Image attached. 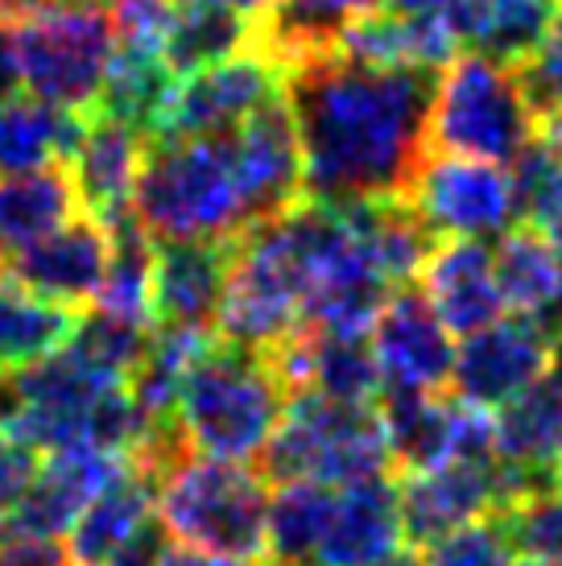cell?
<instances>
[{
	"label": "cell",
	"instance_id": "cell-34",
	"mask_svg": "<svg viewBox=\"0 0 562 566\" xmlns=\"http://www.w3.org/2000/svg\"><path fill=\"white\" fill-rule=\"evenodd\" d=\"M497 521L513 542L517 558L562 566V496H554L550 488H533L525 496H517Z\"/></svg>",
	"mask_w": 562,
	"mask_h": 566
},
{
	"label": "cell",
	"instance_id": "cell-15",
	"mask_svg": "<svg viewBox=\"0 0 562 566\" xmlns=\"http://www.w3.org/2000/svg\"><path fill=\"white\" fill-rule=\"evenodd\" d=\"M133 468V455L95 451V447H66L54 455H42V468L17 501L9 521L0 525V537H63L79 513L121 475Z\"/></svg>",
	"mask_w": 562,
	"mask_h": 566
},
{
	"label": "cell",
	"instance_id": "cell-21",
	"mask_svg": "<svg viewBox=\"0 0 562 566\" xmlns=\"http://www.w3.org/2000/svg\"><path fill=\"white\" fill-rule=\"evenodd\" d=\"M154 496H157V475H149L137 459H133V468H128L121 480H112V484L79 513L75 525H71L66 551H71L75 566L116 563V558L157 521Z\"/></svg>",
	"mask_w": 562,
	"mask_h": 566
},
{
	"label": "cell",
	"instance_id": "cell-48",
	"mask_svg": "<svg viewBox=\"0 0 562 566\" xmlns=\"http://www.w3.org/2000/svg\"><path fill=\"white\" fill-rule=\"evenodd\" d=\"M559 244V282H562V240H554Z\"/></svg>",
	"mask_w": 562,
	"mask_h": 566
},
{
	"label": "cell",
	"instance_id": "cell-28",
	"mask_svg": "<svg viewBox=\"0 0 562 566\" xmlns=\"http://www.w3.org/2000/svg\"><path fill=\"white\" fill-rule=\"evenodd\" d=\"M83 116L50 108L25 92L0 95V178L46 170L75 149Z\"/></svg>",
	"mask_w": 562,
	"mask_h": 566
},
{
	"label": "cell",
	"instance_id": "cell-6",
	"mask_svg": "<svg viewBox=\"0 0 562 566\" xmlns=\"http://www.w3.org/2000/svg\"><path fill=\"white\" fill-rule=\"evenodd\" d=\"M435 154L513 166L517 154L538 137V112L517 80V66L464 50L438 71L430 125Z\"/></svg>",
	"mask_w": 562,
	"mask_h": 566
},
{
	"label": "cell",
	"instance_id": "cell-18",
	"mask_svg": "<svg viewBox=\"0 0 562 566\" xmlns=\"http://www.w3.org/2000/svg\"><path fill=\"white\" fill-rule=\"evenodd\" d=\"M418 285L438 323L459 339L509 315L492 269V249L485 240H438L422 265Z\"/></svg>",
	"mask_w": 562,
	"mask_h": 566
},
{
	"label": "cell",
	"instance_id": "cell-50",
	"mask_svg": "<svg viewBox=\"0 0 562 566\" xmlns=\"http://www.w3.org/2000/svg\"><path fill=\"white\" fill-rule=\"evenodd\" d=\"M525 566H542V563H525Z\"/></svg>",
	"mask_w": 562,
	"mask_h": 566
},
{
	"label": "cell",
	"instance_id": "cell-29",
	"mask_svg": "<svg viewBox=\"0 0 562 566\" xmlns=\"http://www.w3.org/2000/svg\"><path fill=\"white\" fill-rule=\"evenodd\" d=\"M75 216L83 211L63 161H54L46 170L0 178V256L30 249L33 240L59 232Z\"/></svg>",
	"mask_w": 562,
	"mask_h": 566
},
{
	"label": "cell",
	"instance_id": "cell-14",
	"mask_svg": "<svg viewBox=\"0 0 562 566\" xmlns=\"http://www.w3.org/2000/svg\"><path fill=\"white\" fill-rule=\"evenodd\" d=\"M381 380L393 394H443L451 389L455 344L451 331L438 323L422 290H393L368 327Z\"/></svg>",
	"mask_w": 562,
	"mask_h": 566
},
{
	"label": "cell",
	"instance_id": "cell-11",
	"mask_svg": "<svg viewBox=\"0 0 562 566\" xmlns=\"http://www.w3.org/2000/svg\"><path fill=\"white\" fill-rule=\"evenodd\" d=\"M438 240H492L521 223L513 170L464 154H426L406 195Z\"/></svg>",
	"mask_w": 562,
	"mask_h": 566
},
{
	"label": "cell",
	"instance_id": "cell-8",
	"mask_svg": "<svg viewBox=\"0 0 562 566\" xmlns=\"http://www.w3.org/2000/svg\"><path fill=\"white\" fill-rule=\"evenodd\" d=\"M302 302L306 290L290 240L281 232V216L240 232L232 240V261L219 298V339L269 352L302 327Z\"/></svg>",
	"mask_w": 562,
	"mask_h": 566
},
{
	"label": "cell",
	"instance_id": "cell-1",
	"mask_svg": "<svg viewBox=\"0 0 562 566\" xmlns=\"http://www.w3.org/2000/svg\"><path fill=\"white\" fill-rule=\"evenodd\" d=\"M438 71L368 66L340 50L285 66V104L302 142L306 199L409 195L430 154V99Z\"/></svg>",
	"mask_w": 562,
	"mask_h": 566
},
{
	"label": "cell",
	"instance_id": "cell-38",
	"mask_svg": "<svg viewBox=\"0 0 562 566\" xmlns=\"http://www.w3.org/2000/svg\"><path fill=\"white\" fill-rule=\"evenodd\" d=\"M42 468V455L33 451L30 442H21L0 422V525L9 521V513L17 509V501L25 496V488L33 484V475Z\"/></svg>",
	"mask_w": 562,
	"mask_h": 566
},
{
	"label": "cell",
	"instance_id": "cell-40",
	"mask_svg": "<svg viewBox=\"0 0 562 566\" xmlns=\"http://www.w3.org/2000/svg\"><path fill=\"white\" fill-rule=\"evenodd\" d=\"M157 566H252V563H236V558H219V554H204V551H190V546H178V542H166Z\"/></svg>",
	"mask_w": 562,
	"mask_h": 566
},
{
	"label": "cell",
	"instance_id": "cell-43",
	"mask_svg": "<svg viewBox=\"0 0 562 566\" xmlns=\"http://www.w3.org/2000/svg\"><path fill=\"white\" fill-rule=\"evenodd\" d=\"M393 9H397V13H443V9H447V4H451V0H389Z\"/></svg>",
	"mask_w": 562,
	"mask_h": 566
},
{
	"label": "cell",
	"instance_id": "cell-33",
	"mask_svg": "<svg viewBox=\"0 0 562 566\" xmlns=\"http://www.w3.org/2000/svg\"><path fill=\"white\" fill-rule=\"evenodd\" d=\"M513 187H517V207H521V220L542 228L550 240H562V158L550 149L542 137H533L517 161Z\"/></svg>",
	"mask_w": 562,
	"mask_h": 566
},
{
	"label": "cell",
	"instance_id": "cell-49",
	"mask_svg": "<svg viewBox=\"0 0 562 566\" xmlns=\"http://www.w3.org/2000/svg\"><path fill=\"white\" fill-rule=\"evenodd\" d=\"M559 347H562V327H559Z\"/></svg>",
	"mask_w": 562,
	"mask_h": 566
},
{
	"label": "cell",
	"instance_id": "cell-20",
	"mask_svg": "<svg viewBox=\"0 0 562 566\" xmlns=\"http://www.w3.org/2000/svg\"><path fill=\"white\" fill-rule=\"evenodd\" d=\"M406 542L402 525V501H397V480L376 475L364 484L340 488L335 496V517L319 546V566H376L393 558Z\"/></svg>",
	"mask_w": 562,
	"mask_h": 566
},
{
	"label": "cell",
	"instance_id": "cell-39",
	"mask_svg": "<svg viewBox=\"0 0 562 566\" xmlns=\"http://www.w3.org/2000/svg\"><path fill=\"white\" fill-rule=\"evenodd\" d=\"M0 566H75L59 537H0Z\"/></svg>",
	"mask_w": 562,
	"mask_h": 566
},
{
	"label": "cell",
	"instance_id": "cell-26",
	"mask_svg": "<svg viewBox=\"0 0 562 566\" xmlns=\"http://www.w3.org/2000/svg\"><path fill=\"white\" fill-rule=\"evenodd\" d=\"M389 0H273L261 21V46L281 66L306 63L340 46L356 21L381 13Z\"/></svg>",
	"mask_w": 562,
	"mask_h": 566
},
{
	"label": "cell",
	"instance_id": "cell-16",
	"mask_svg": "<svg viewBox=\"0 0 562 566\" xmlns=\"http://www.w3.org/2000/svg\"><path fill=\"white\" fill-rule=\"evenodd\" d=\"M112 256V232L92 216H75L59 232L33 240L30 249H17L0 256V269L42 298L71 306L83 315L92 306Z\"/></svg>",
	"mask_w": 562,
	"mask_h": 566
},
{
	"label": "cell",
	"instance_id": "cell-31",
	"mask_svg": "<svg viewBox=\"0 0 562 566\" xmlns=\"http://www.w3.org/2000/svg\"><path fill=\"white\" fill-rule=\"evenodd\" d=\"M257 42H261V25L249 21V17L178 0L170 38H166V66L183 80V75H195V71H204L211 63L232 59L240 50H252Z\"/></svg>",
	"mask_w": 562,
	"mask_h": 566
},
{
	"label": "cell",
	"instance_id": "cell-36",
	"mask_svg": "<svg viewBox=\"0 0 562 566\" xmlns=\"http://www.w3.org/2000/svg\"><path fill=\"white\" fill-rule=\"evenodd\" d=\"M178 0H112V33L116 54H145L166 59V38Z\"/></svg>",
	"mask_w": 562,
	"mask_h": 566
},
{
	"label": "cell",
	"instance_id": "cell-42",
	"mask_svg": "<svg viewBox=\"0 0 562 566\" xmlns=\"http://www.w3.org/2000/svg\"><path fill=\"white\" fill-rule=\"evenodd\" d=\"M42 4H50V0H0V25H13L21 17L38 13Z\"/></svg>",
	"mask_w": 562,
	"mask_h": 566
},
{
	"label": "cell",
	"instance_id": "cell-5",
	"mask_svg": "<svg viewBox=\"0 0 562 566\" xmlns=\"http://www.w3.org/2000/svg\"><path fill=\"white\" fill-rule=\"evenodd\" d=\"M266 513L269 480L252 463L187 451L157 475V525L190 551L266 566Z\"/></svg>",
	"mask_w": 562,
	"mask_h": 566
},
{
	"label": "cell",
	"instance_id": "cell-2",
	"mask_svg": "<svg viewBox=\"0 0 562 566\" xmlns=\"http://www.w3.org/2000/svg\"><path fill=\"white\" fill-rule=\"evenodd\" d=\"M290 394L266 352L216 339L190 364L174 418L190 451L228 463H252L285 418Z\"/></svg>",
	"mask_w": 562,
	"mask_h": 566
},
{
	"label": "cell",
	"instance_id": "cell-10",
	"mask_svg": "<svg viewBox=\"0 0 562 566\" xmlns=\"http://www.w3.org/2000/svg\"><path fill=\"white\" fill-rule=\"evenodd\" d=\"M281 87H285V66L257 42L252 50H240L232 59L211 63L174 83L149 142L228 137L252 112H261L269 99H278Z\"/></svg>",
	"mask_w": 562,
	"mask_h": 566
},
{
	"label": "cell",
	"instance_id": "cell-13",
	"mask_svg": "<svg viewBox=\"0 0 562 566\" xmlns=\"http://www.w3.org/2000/svg\"><path fill=\"white\" fill-rule=\"evenodd\" d=\"M232 158L240 203L252 223H269L294 211L306 199V174H302V142H298L294 112L285 95L269 99L261 112H252L244 125L223 137Z\"/></svg>",
	"mask_w": 562,
	"mask_h": 566
},
{
	"label": "cell",
	"instance_id": "cell-46",
	"mask_svg": "<svg viewBox=\"0 0 562 566\" xmlns=\"http://www.w3.org/2000/svg\"><path fill=\"white\" fill-rule=\"evenodd\" d=\"M547 480H550V492H554V496H562V455L554 459V468H550Z\"/></svg>",
	"mask_w": 562,
	"mask_h": 566
},
{
	"label": "cell",
	"instance_id": "cell-37",
	"mask_svg": "<svg viewBox=\"0 0 562 566\" xmlns=\"http://www.w3.org/2000/svg\"><path fill=\"white\" fill-rule=\"evenodd\" d=\"M517 80H521V87L530 95L538 120L550 116V112H562V0L547 42L533 50L525 63H517Z\"/></svg>",
	"mask_w": 562,
	"mask_h": 566
},
{
	"label": "cell",
	"instance_id": "cell-35",
	"mask_svg": "<svg viewBox=\"0 0 562 566\" xmlns=\"http://www.w3.org/2000/svg\"><path fill=\"white\" fill-rule=\"evenodd\" d=\"M422 566H521L513 542L497 517L471 521L422 551Z\"/></svg>",
	"mask_w": 562,
	"mask_h": 566
},
{
	"label": "cell",
	"instance_id": "cell-32",
	"mask_svg": "<svg viewBox=\"0 0 562 566\" xmlns=\"http://www.w3.org/2000/svg\"><path fill=\"white\" fill-rule=\"evenodd\" d=\"M112 256L104 285L95 294V311L116 315L137 327H154V240L140 232L137 220L108 228Z\"/></svg>",
	"mask_w": 562,
	"mask_h": 566
},
{
	"label": "cell",
	"instance_id": "cell-25",
	"mask_svg": "<svg viewBox=\"0 0 562 566\" xmlns=\"http://www.w3.org/2000/svg\"><path fill=\"white\" fill-rule=\"evenodd\" d=\"M497 459L504 468L530 475H550L562 455V373L550 368L547 377L517 394L509 406L492 413Z\"/></svg>",
	"mask_w": 562,
	"mask_h": 566
},
{
	"label": "cell",
	"instance_id": "cell-9",
	"mask_svg": "<svg viewBox=\"0 0 562 566\" xmlns=\"http://www.w3.org/2000/svg\"><path fill=\"white\" fill-rule=\"evenodd\" d=\"M533 488H550V480L504 468L500 459H447L426 472H406L397 480L406 542L426 551L430 542L464 530L471 521L500 517L517 496Z\"/></svg>",
	"mask_w": 562,
	"mask_h": 566
},
{
	"label": "cell",
	"instance_id": "cell-44",
	"mask_svg": "<svg viewBox=\"0 0 562 566\" xmlns=\"http://www.w3.org/2000/svg\"><path fill=\"white\" fill-rule=\"evenodd\" d=\"M17 409V394H13V380L0 377V422H9V413Z\"/></svg>",
	"mask_w": 562,
	"mask_h": 566
},
{
	"label": "cell",
	"instance_id": "cell-12",
	"mask_svg": "<svg viewBox=\"0 0 562 566\" xmlns=\"http://www.w3.org/2000/svg\"><path fill=\"white\" fill-rule=\"evenodd\" d=\"M559 356V327L542 318L504 315L455 347L451 394L476 409L497 413L517 394L547 377Z\"/></svg>",
	"mask_w": 562,
	"mask_h": 566
},
{
	"label": "cell",
	"instance_id": "cell-4",
	"mask_svg": "<svg viewBox=\"0 0 562 566\" xmlns=\"http://www.w3.org/2000/svg\"><path fill=\"white\" fill-rule=\"evenodd\" d=\"M116 33L104 4H59L21 17L0 33V75L50 108L87 116L104 92Z\"/></svg>",
	"mask_w": 562,
	"mask_h": 566
},
{
	"label": "cell",
	"instance_id": "cell-24",
	"mask_svg": "<svg viewBox=\"0 0 562 566\" xmlns=\"http://www.w3.org/2000/svg\"><path fill=\"white\" fill-rule=\"evenodd\" d=\"M500 298L509 315L542 318L550 327H562V282H559V244L533 228L513 223L492 249Z\"/></svg>",
	"mask_w": 562,
	"mask_h": 566
},
{
	"label": "cell",
	"instance_id": "cell-17",
	"mask_svg": "<svg viewBox=\"0 0 562 566\" xmlns=\"http://www.w3.org/2000/svg\"><path fill=\"white\" fill-rule=\"evenodd\" d=\"M145 149H149V137L140 128L112 120L104 112H87L75 149L63 161L75 182L79 211L104 228L133 220V195H137Z\"/></svg>",
	"mask_w": 562,
	"mask_h": 566
},
{
	"label": "cell",
	"instance_id": "cell-47",
	"mask_svg": "<svg viewBox=\"0 0 562 566\" xmlns=\"http://www.w3.org/2000/svg\"><path fill=\"white\" fill-rule=\"evenodd\" d=\"M59 4H104V0H59Z\"/></svg>",
	"mask_w": 562,
	"mask_h": 566
},
{
	"label": "cell",
	"instance_id": "cell-30",
	"mask_svg": "<svg viewBox=\"0 0 562 566\" xmlns=\"http://www.w3.org/2000/svg\"><path fill=\"white\" fill-rule=\"evenodd\" d=\"M335 488L314 480H285L269 492L266 566H311L335 517Z\"/></svg>",
	"mask_w": 562,
	"mask_h": 566
},
{
	"label": "cell",
	"instance_id": "cell-41",
	"mask_svg": "<svg viewBox=\"0 0 562 566\" xmlns=\"http://www.w3.org/2000/svg\"><path fill=\"white\" fill-rule=\"evenodd\" d=\"M187 4H211V9H228V13L249 17V21H257V25H261L273 0H187Z\"/></svg>",
	"mask_w": 562,
	"mask_h": 566
},
{
	"label": "cell",
	"instance_id": "cell-3",
	"mask_svg": "<svg viewBox=\"0 0 562 566\" xmlns=\"http://www.w3.org/2000/svg\"><path fill=\"white\" fill-rule=\"evenodd\" d=\"M133 220L154 244H223L249 232L228 142H149Z\"/></svg>",
	"mask_w": 562,
	"mask_h": 566
},
{
	"label": "cell",
	"instance_id": "cell-27",
	"mask_svg": "<svg viewBox=\"0 0 562 566\" xmlns=\"http://www.w3.org/2000/svg\"><path fill=\"white\" fill-rule=\"evenodd\" d=\"M79 318V311L33 294L0 269V377H17L63 352L75 339Z\"/></svg>",
	"mask_w": 562,
	"mask_h": 566
},
{
	"label": "cell",
	"instance_id": "cell-45",
	"mask_svg": "<svg viewBox=\"0 0 562 566\" xmlns=\"http://www.w3.org/2000/svg\"><path fill=\"white\" fill-rule=\"evenodd\" d=\"M376 566H422L418 554H409V551H397L393 558H385V563H376Z\"/></svg>",
	"mask_w": 562,
	"mask_h": 566
},
{
	"label": "cell",
	"instance_id": "cell-7",
	"mask_svg": "<svg viewBox=\"0 0 562 566\" xmlns=\"http://www.w3.org/2000/svg\"><path fill=\"white\" fill-rule=\"evenodd\" d=\"M269 484L314 480L327 488H352L376 475H393L389 442L376 406H344L319 394H298L257 459Z\"/></svg>",
	"mask_w": 562,
	"mask_h": 566
},
{
	"label": "cell",
	"instance_id": "cell-22",
	"mask_svg": "<svg viewBox=\"0 0 562 566\" xmlns=\"http://www.w3.org/2000/svg\"><path fill=\"white\" fill-rule=\"evenodd\" d=\"M559 0H451L443 9L459 50H476L497 63H525L547 42Z\"/></svg>",
	"mask_w": 562,
	"mask_h": 566
},
{
	"label": "cell",
	"instance_id": "cell-23",
	"mask_svg": "<svg viewBox=\"0 0 562 566\" xmlns=\"http://www.w3.org/2000/svg\"><path fill=\"white\" fill-rule=\"evenodd\" d=\"M344 211V220L352 223V232L360 237L364 252L373 256L376 273L402 290V285L418 282L426 256L435 252L438 237L430 232V223L418 216V207L409 203L406 195H385V199H344L335 203Z\"/></svg>",
	"mask_w": 562,
	"mask_h": 566
},
{
	"label": "cell",
	"instance_id": "cell-19",
	"mask_svg": "<svg viewBox=\"0 0 562 566\" xmlns=\"http://www.w3.org/2000/svg\"><path fill=\"white\" fill-rule=\"evenodd\" d=\"M232 240L223 244H157L154 249V327L216 331Z\"/></svg>",
	"mask_w": 562,
	"mask_h": 566
}]
</instances>
